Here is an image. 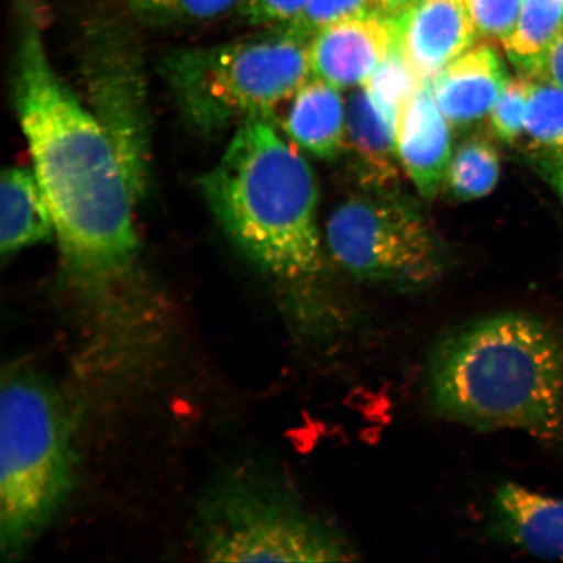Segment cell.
Segmentation results:
<instances>
[{"mask_svg":"<svg viewBox=\"0 0 563 563\" xmlns=\"http://www.w3.org/2000/svg\"><path fill=\"white\" fill-rule=\"evenodd\" d=\"M84 70L91 114L114 144L137 200L150 179V124L136 45L115 21H96L86 37Z\"/></svg>","mask_w":563,"mask_h":563,"instance_id":"8","label":"cell"},{"mask_svg":"<svg viewBox=\"0 0 563 563\" xmlns=\"http://www.w3.org/2000/svg\"><path fill=\"white\" fill-rule=\"evenodd\" d=\"M74 431L51 379L25 365L0 391V553L18 561L41 539L73 490Z\"/></svg>","mask_w":563,"mask_h":563,"instance_id":"4","label":"cell"},{"mask_svg":"<svg viewBox=\"0 0 563 563\" xmlns=\"http://www.w3.org/2000/svg\"><path fill=\"white\" fill-rule=\"evenodd\" d=\"M530 158L534 170L558 194L563 206V153L530 156Z\"/></svg>","mask_w":563,"mask_h":563,"instance_id":"27","label":"cell"},{"mask_svg":"<svg viewBox=\"0 0 563 563\" xmlns=\"http://www.w3.org/2000/svg\"><path fill=\"white\" fill-rule=\"evenodd\" d=\"M477 35L505 41L516 30L523 0H464Z\"/></svg>","mask_w":563,"mask_h":563,"instance_id":"23","label":"cell"},{"mask_svg":"<svg viewBox=\"0 0 563 563\" xmlns=\"http://www.w3.org/2000/svg\"><path fill=\"white\" fill-rule=\"evenodd\" d=\"M418 0H375L379 13L387 18H396L410 9Z\"/></svg>","mask_w":563,"mask_h":563,"instance_id":"28","label":"cell"},{"mask_svg":"<svg viewBox=\"0 0 563 563\" xmlns=\"http://www.w3.org/2000/svg\"><path fill=\"white\" fill-rule=\"evenodd\" d=\"M282 126L300 150L316 158L333 161L346 146L347 104L340 89L314 77L292 96Z\"/></svg>","mask_w":563,"mask_h":563,"instance_id":"15","label":"cell"},{"mask_svg":"<svg viewBox=\"0 0 563 563\" xmlns=\"http://www.w3.org/2000/svg\"><path fill=\"white\" fill-rule=\"evenodd\" d=\"M424 82L428 81H421L415 75L396 46L363 87L369 91L378 108L396 122L399 106Z\"/></svg>","mask_w":563,"mask_h":563,"instance_id":"21","label":"cell"},{"mask_svg":"<svg viewBox=\"0 0 563 563\" xmlns=\"http://www.w3.org/2000/svg\"><path fill=\"white\" fill-rule=\"evenodd\" d=\"M396 122L387 117L365 87L347 103L346 146L354 158L358 181L369 191H397L400 162Z\"/></svg>","mask_w":563,"mask_h":563,"instance_id":"14","label":"cell"},{"mask_svg":"<svg viewBox=\"0 0 563 563\" xmlns=\"http://www.w3.org/2000/svg\"><path fill=\"white\" fill-rule=\"evenodd\" d=\"M55 236L54 220L33 168H5L0 185V251L4 258Z\"/></svg>","mask_w":563,"mask_h":563,"instance_id":"16","label":"cell"},{"mask_svg":"<svg viewBox=\"0 0 563 563\" xmlns=\"http://www.w3.org/2000/svg\"><path fill=\"white\" fill-rule=\"evenodd\" d=\"M311 38L290 25L228 44L178 48L162 75L189 124L206 135L273 115L311 79Z\"/></svg>","mask_w":563,"mask_h":563,"instance_id":"5","label":"cell"},{"mask_svg":"<svg viewBox=\"0 0 563 563\" xmlns=\"http://www.w3.org/2000/svg\"><path fill=\"white\" fill-rule=\"evenodd\" d=\"M450 126L434 100L431 81L422 84L397 111L394 129L400 166L426 199L445 185L453 156Z\"/></svg>","mask_w":563,"mask_h":563,"instance_id":"11","label":"cell"},{"mask_svg":"<svg viewBox=\"0 0 563 563\" xmlns=\"http://www.w3.org/2000/svg\"><path fill=\"white\" fill-rule=\"evenodd\" d=\"M527 76L551 82L563 89V32L552 42Z\"/></svg>","mask_w":563,"mask_h":563,"instance_id":"26","label":"cell"},{"mask_svg":"<svg viewBox=\"0 0 563 563\" xmlns=\"http://www.w3.org/2000/svg\"><path fill=\"white\" fill-rule=\"evenodd\" d=\"M378 12L375 0H309L301 15L288 24L307 37L338 21Z\"/></svg>","mask_w":563,"mask_h":563,"instance_id":"24","label":"cell"},{"mask_svg":"<svg viewBox=\"0 0 563 563\" xmlns=\"http://www.w3.org/2000/svg\"><path fill=\"white\" fill-rule=\"evenodd\" d=\"M13 101L52 211L63 277L96 319L115 323L146 292L130 185L100 122L48 59L35 0H16Z\"/></svg>","mask_w":563,"mask_h":563,"instance_id":"1","label":"cell"},{"mask_svg":"<svg viewBox=\"0 0 563 563\" xmlns=\"http://www.w3.org/2000/svg\"><path fill=\"white\" fill-rule=\"evenodd\" d=\"M390 19L396 46L421 81H432L477 37L464 0H418Z\"/></svg>","mask_w":563,"mask_h":563,"instance_id":"9","label":"cell"},{"mask_svg":"<svg viewBox=\"0 0 563 563\" xmlns=\"http://www.w3.org/2000/svg\"><path fill=\"white\" fill-rule=\"evenodd\" d=\"M309 0H242L238 9L252 25L284 26L294 23Z\"/></svg>","mask_w":563,"mask_h":563,"instance_id":"25","label":"cell"},{"mask_svg":"<svg viewBox=\"0 0 563 563\" xmlns=\"http://www.w3.org/2000/svg\"><path fill=\"white\" fill-rule=\"evenodd\" d=\"M501 174V157L488 139L470 137L453 152L445 185L455 199H483L496 188Z\"/></svg>","mask_w":563,"mask_h":563,"instance_id":"18","label":"cell"},{"mask_svg":"<svg viewBox=\"0 0 563 563\" xmlns=\"http://www.w3.org/2000/svg\"><path fill=\"white\" fill-rule=\"evenodd\" d=\"M523 137L530 156L563 153V89L531 77Z\"/></svg>","mask_w":563,"mask_h":563,"instance_id":"19","label":"cell"},{"mask_svg":"<svg viewBox=\"0 0 563 563\" xmlns=\"http://www.w3.org/2000/svg\"><path fill=\"white\" fill-rule=\"evenodd\" d=\"M325 229L330 256L352 278L410 288L441 276L438 239L398 191L365 189L350 197L329 216Z\"/></svg>","mask_w":563,"mask_h":563,"instance_id":"7","label":"cell"},{"mask_svg":"<svg viewBox=\"0 0 563 563\" xmlns=\"http://www.w3.org/2000/svg\"><path fill=\"white\" fill-rule=\"evenodd\" d=\"M510 80L501 56L473 46L431 81L435 102L450 125L467 130L484 121Z\"/></svg>","mask_w":563,"mask_h":563,"instance_id":"12","label":"cell"},{"mask_svg":"<svg viewBox=\"0 0 563 563\" xmlns=\"http://www.w3.org/2000/svg\"><path fill=\"white\" fill-rule=\"evenodd\" d=\"M531 77L518 74L510 77L490 111V129L504 144H517L523 139L528 96H530Z\"/></svg>","mask_w":563,"mask_h":563,"instance_id":"22","label":"cell"},{"mask_svg":"<svg viewBox=\"0 0 563 563\" xmlns=\"http://www.w3.org/2000/svg\"><path fill=\"white\" fill-rule=\"evenodd\" d=\"M490 532L540 559H562L563 499L517 483L499 485L490 504Z\"/></svg>","mask_w":563,"mask_h":563,"instance_id":"13","label":"cell"},{"mask_svg":"<svg viewBox=\"0 0 563 563\" xmlns=\"http://www.w3.org/2000/svg\"><path fill=\"white\" fill-rule=\"evenodd\" d=\"M210 562H347L354 548L271 482L236 471L210 493L199 523Z\"/></svg>","mask_w":563,"mask_h":563,"instance_id":"6","label":"cell"},{"mask_svg":"<svg viewBox=\"0 0 563 563\" xmlns=\"http://www.w3.org/2000/svg\"><path fill=\"white\" fill-rule=\"evenodd\" d=\"M394 47L391 19L383 13L338 21L309 42L312 74L340 90L363 87Z\"/></svg>","mask_w":563,"mask_h":563,"instance_id":"10","label":"cell"},{"mask_svg":"<svg viewBox=\"0 0 563 563\" xmlns=\"http://www.w3.org/2000/svg\"><path fill=\"white\" fill-rule=\"evenodd\" d=\"M242 0H124L135 15L156 25L207 23L231 10Z\"/></svg>","mask_w":563,"mask_h":563,"instance_id":"20","label":"cell"},{"mask_svg":"<svg viewBox=\"0 0 563 563\" xmlns=\"http://www.w3.org/2000/svg\"><path fill=\"white\" fill-rule=\"evenodd\" d=\"M427 377L441 418L563 440V332L540 317L498 313L450 330L429 355Z\"/></svg>","mask_w":563,"mask_h":563,"instance_id":"2","label":"cell"},{"mask_svg":"<svg viewBox=\"0 0 563 563\" xmlns=\"http://www.w3.org/2000/svg\"><path fill=\"white\" fill-rule=\"evenodd\" d=\"M563 32V0H523L516 30L503 41L519 74L527 75Z\"/></svg>","mask_w":563,"mask_h":563,"instance_id":"17","label":"cell"},{"mask_svg":"<svg viewBox=\"0 0 563 563\" xmlns=\"http://www.w3.org/2000/svg\"><path fill=\"white\" fill-rule=\"evenodd\" d=\"M201 189L231 243L265 276L295 285L319 274L316 176L272 115L236 126L221 159L202 176Z\"/></svg>","mask_w":563,"mask_h":563,"instance_id":"3","label":"cell"}]
</instances>
